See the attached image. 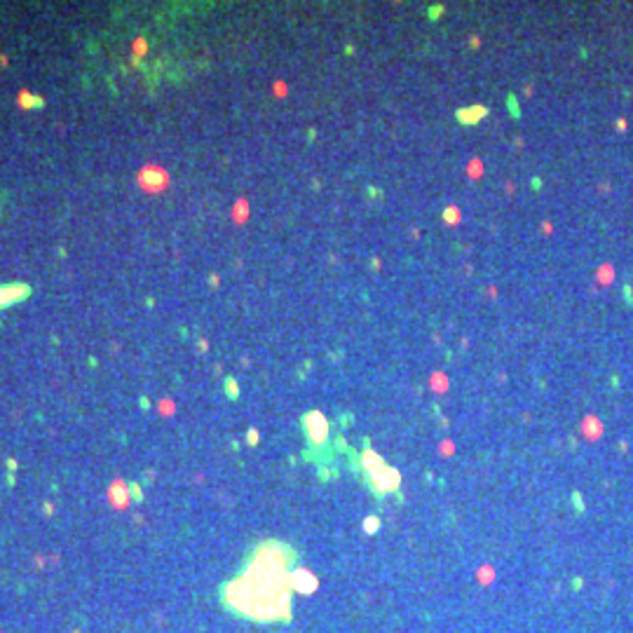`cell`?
<instances>
[{
    "instance_id": "obj_1",
    "label": "cell",
    "mask_w": 633,
    "mask_h": 633,
    "mask_svg": "<svg viewBox=\"0 0 633 633\" xmlns=\"http://www.w3.org/2000/svg\"><path fill=\"white\" fill-rule=\"evenodd\" d=\"M296 551L282 542H261L237 579L223 586V605L251 622H289Z\"/></svg>"
},
{
    "instance_id": "obj_2",
    "label": "cell",
    "mask_w": 633,
    "mask_h": 633,
    "mask_svg": "<svg viewBox=\"0 0 633 633\" xmlns=\"http://www.w3.org/2000/svg\"><path fill=\"white\" fill-rule=\"evenodd\" d=\"M302 425H305V432H307V441L312 446H324V441L329 436V422L324 418L319 410H310L305 418H302Z\"/></svg>"
},
{
    "instance_id": "obj_3",
    "label": "cell",
    "mask_w": 633,
    "mask_h": 633,
    "mask_svg": "<svg viewBox=\"0 0 633 633\" xmlns=\"http://www.w3.org/2000/svg\"><path fill=\"white\" fill-rule=\"evenodd\" d=\"M368 478H370V483H373V488L378 490L380 495H387V493H392V490H397L399 488V471L397 469H392V467H387V465H382L380 469H375L373 474H368Z\"/></svg>"
},
{
    "instance_id": "obj_4",
    "label": "cell",
    "mask_w": 633,
    "mask_h": 633,
    "mask_svg": "<svg viewBox=\"0 0 633 633\" xmlns=\"http://www.w3.org/2000/svg\"><path fill=\"white\" fill-rule=\"evenodd\" d=\"M291 584H293V591H296V594L310 596L312 591L319 586V582H317V577L312 575V572H307V570H298V572H293Z\"/></svg>"
},
{
    "instance_id": "obj_5",
    "label": "cell",
    "mask_w": 633,
    "mask_h": 633,
    "mask_svg": "<svg viewBox=\"0 0 633 633\" xmlns=\"http://www.w3.org/2000/svg\"><path fill=\"white\" fill-rule=\"evenodd\" d=\"M24 296H29V286L24 284H7V286H0V307H7L12 302L21 300Z\"/></svg>"
},
{
    "instance_id": "obj_6",
    "label": "cell",
    "mask_w": 633,
    "mask_h": 633,
    "mask_svg": "<svg viewBox=\"0 0 633 633\" xmlns=\"http://www.w3.org/2000/svg\"><path fill=\"white\" fill-rule=\"evenodd\" d=\"M382 465H385V462H382V458H380L378 453H373V450H366V453L361 455V467H364V471H366V474H373V471H375V469H380Z\"/></svg>"
},
{
    "instance_id": "obj_7",
    "label": "cell",
    "mask_w": 633,
    "mask_h": 633,
    "mask_svg": "<svg viewBox=\"0 0 633 633\" xmlns=\"http://www.w3.org/2000/svg\"><path fill=\"white\" fill-rule=\"evenodd\" d=\"M378 528H380V521H378L375 516H368V518H366V523H364V530H366V533H375Z\"/></svg>"
}]
</instances>
